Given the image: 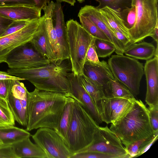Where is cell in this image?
<instances>
[{
	"instance_id": "1",
	"label": "cell",
	"mask_w": 158,
	"mask_h": 158,
	"mask_svg": "<svg viewBox=\"0 0 158 158\" xmlns=\"http://www.w3.org/2000/svg\"><path fill=\"white\" fill-rule=\"evenodd\" d=\"M71 97L35 88L28 92L27 131L47 127L55 130L63 110Z\"/></svg>"
},
{
	"instance_id": "2",
	"label": "cell",
	"mask_w": 158,
	"mask_h": 158,
	"mask_svg": "<svg viewBox=\"0 0 158 158\" xmlns=\"http://www.w3.org/2000/svg\"><path fill=\"white\" fill-rule=\"evenodd\" d=\"M72 71L69 59L62 61H53L42 67L26 69H9L7 73L24 79L37 89L61 93L69 97L70 85L67 77Z\"/></svg>"
},
{
	"instance_id": "3",
	"label": "cell",
	"mask_w": 158,
	"mask_h": 158,
	"mask_svg": "<svg viewBox=\"0 0 158 158\" xmlns=\"http://www.w3.org/2000/svg\"><path fill=\"white\" fill-rule=\"evenodd\" d=\"M110 129L125 146L153 135L148 108L140 100H134L130 108L111 123Z\"/></svg>"
},
{
	"instance_id": "4",
	"label": "cell",
	"mask_w": 158,
	"mask_h": 158,
	"mask_svg": "<svg viewBox=\"0 0 158 158\" xmlns=\"http://www.w3.org/2000/svg\"><path fill=\"white\" fill-rule=\"evenodd\" d=\"M99 126L85 108L74 99L72 118L65 141L72 156L92 143Z\"/></svg>"
},
{
	"instance_id": "5",
	"label": "cell",
	"mask_w": 158,
	"mask_h": 158,
	"mask_svg": "<svg viewBox=\"0 0 158 158\" xmlns=\"http://www.w3.org/2000/svg\"><path fill=\"white\" fill-rule=\"evenodd\" d=\"M107 63L115 79L125 86L134 96L138 95L144 74L143 64L123 54L112 56Z\"/></svg>"
},
{
	"instance_id": "6",
	"label": "cell",
	"mask_w": 158,
	"mask_h": 158,
	"mask_svg": "<svg viewBox=\"0 0 158 158\" xmlns=\"http://www.w3.org/2000/svg\"><path fill=\"white\" fill-rule=\"evenodd\" d=\"M66 27L72 71L77 76L83 74L87 51L94 37L73 19L66 22Z\"/></svg>"
},
{
	"instance_id": "7",
	"label": "cell",
	"mask_w": 158,
	"mask_h": 158,
	"mask_svg": "<svg viewBox=\"0 0 158 158\" xmlns=\"http://www.w3.org/2000/svg\"><path fill=\"white\" fill-rule=\"evenodd\" d=\"M132 4L136 8V20L128 33L132 43H136L150 36L158 23V0H132Z\"/></svg>"
},
{
	"instance_id": "8",
	"label": "cell",
	"mask_w": 158,
	"mask_h": 158,
	"mask_svg": "<svg viewBox=\"0 0 158 158\" xmlns=\"http://www.w3.org/2000/svg\"><path fill=\"white\" fill-rule=\"evenodd\" d=\"M89 152L114 155L120 158H129L120 139L107 126H99L95 133L92 143L78 153Z\"/></svg>"
},
{
	"instance_id": "9",
	"label": "cell",
	"mask_w": 158,
	"mask_h": 158,
	"mask_svg": "<svg viewBox=\"0 0 158 158\" xmlns=\"http://www.w3.org/2000/svg\"><path fill=\"white\" fill-rule=\"evenodd\" d=\"M51 62L36 51L30 42L13 49L8 55L5 62L10 69H12L37 68Z\"/></svg>"
},
{
	"instance_id": "10",
	"label": "cell",
	"mask_w": 158,
	"mask_h": 158,
	"mask_svg": "<svg viewBox=\"0 0 158 158\" xmlns=\"http://www.w3.org/2000/svg\"><path fill=\"white\" fill-rule=\"evenodd\" d=\"M31 136L35 143L45 153L47 158H71L72 154L65 142L54 129L39 128Z\"/></svg>"
},
{
	"instance_id": "11",
	"label": "cell",
	"mask_w": 158,
	"mask_h": 158,
	"mask_svg": "<svg viewBox=\"0 0 158 158\" xmlns=\"http://www.w3.org/2000/svg\"><path fill=\"white\" fill-rule=\"evenodd\" d=\"M40 19L32 20L18 31L0 37V63L5 62L8 55L16 48L31 41L38 30Z\"/></svg>"
},
{
	"instance_id": "12",
	"label": "cell",
	"mask_w": 158,
	"mask_h": 158,
	"mask_svg": "<svg viewBox=\"0 0 158 158\" xmlns=\"http://www.w3.org/2000/svg\"><path fill=\"white\" fill-rule=\"evenodd\" d=\"M28 91L24 84L17 80H11L6 100L15 121L26 126Z\"/></svg>"
},
{
	"instance_id": "13",
	"label": "cell",
	"mask_w": 158,
	"mask_h": 158,
	"mask_svg": "<svg viewBox=\"0 0 158 158\" xmlns=\"http://www.w3.org/2000/svg\"><path fill=\"white\" fill-rule=\"evenodd\" d=\"M83 74L101 90L105 97L111 98L110 81L115 78L107 62L102 60L95 63L86 61Z\"/></svg>"
},
{
	"instance_id": "14",
	"label": "cell",
	"mask_w": 158,
	"mask_h": 158,
	"mask_svg": "<svg viewBox=\"0 0 158 158\" xmlns=\"http://www.w3.org/2000/svg\"><path fill=\"white\" fill-rule=\"evenodd\" d=\"M61 3L60 1H56L51 16L56 31L58 45L56 61H62L69 59L66 24Z\"/></svg>"
},
{
	"instance_id": "15",
	"label": "cell",
	"mask_w": 158,
	"mask_h": 158,
	"mask_svg": "<svg viewBox=\"0 0 158 158\" xmlns=\"http://www.w3.org/2000/svg\"><path fill=\"white\" fill-rule=\"evenodd\" d=\"M67 77L70 85L71 97L81 104L87 110L98 125L102 121L93 100L78 80L77 76L72 72L69 73Z\"/></svg>"
},
{
	"instance_id": "16",
	"label": "cell",
	"mask_w": 158,
	"mask_h": 158,
	"mask_svg": "<svg viewBox=\"0 0 158 158\" xmlns=\"http://www.w3.org/2000/svg\"><path fill=\"white\" fill-rule=\"evenodd\" d=\"M147 82L145 101L149 106L158 104V56L146 60L144 66Z\"/></svg>"
},
{
	"instance_id": "17",
	"label": "cell",
	"mask_w": 158,
	"mask_h": 158,
	"mask_svg": "<svg viewBox=\"0 0 158 158\" xmlns=\"http://www.w3.org/2000/svg\"><path fill=\"white\" fill-rule=\"evenodd\" d=\"M88 18L108 37L115 48L117 54L123 55L126 47L114 35L101 19L98 9L91 5H86L80 9L78 15Z\"/></svg>"
},
{
	"instance_id": "18",
	"label": "cell",
	"mask_w": 158,
	"mask_h": 158,
	"mask_svg": "<svg viewBox=\"0 0 158 158\" xmlns=\"http://www.w3.org/2000/svg\"><path fill=\"white\" fill-rule=\"evenodd\" d=\"M41 12L35 6L26 5L0 6V15L15 20L40 19Z\"/></svg>"
},
{
	"instance_id": "19",
	"label": "cell",
	"mask_w": 158,
	"mask_h": 158,
	"mask_svg": "<svg viewBox=\"0 0 158 158\" xmlns=\"http://www.w3.org/2000/svg\"><path fill=\"white\" fill-rule=\"evenodd\" d=\"M30 42L36 51L43 56L51 62L56 61L48 38L44 15L41 17L38 30Z\"/></svg>"
},
{
	"instance_id": "20",
	"label": "cell",
	"mask_w": 158,
	"mask_h": 158,
	"mask_svg": "<svg viewBox=\"0 0 158 158\" xmlns=\"http://www.w3.org/2000/svg\"><path fill=\"white\" fill-rule=\"evenodd\" d=\"M11 145L16 158H47L44 152L37 144L32 143L30 137L25 138Z\"/></svg>"
},
{
	"instance_id": "21",
	"label": "cell",
	"mask_w": 158,
	"mask_h": 158,
	"mask_svg": "<svg viewBox=\"0 0 158 158\" xmlns=\"http://www.w3.org/2000/svg\"><path fill=\"white\" fill-rule=\"evenodd\" d=\"M156 48L151 43L140 41L131 44L126 48L124 53L135 59L147 60L154 56Z\"/></svg>"
},
{
	"instance_id": "22",
	"label": "cell",
	"mask_w": 158,
	"mask_h": 158,
	"mask_svg": "<svg viewBox=\"0 0 158 158\" xmlns=\"http://www.w3.org/2000/svg\"><path fill=\"white\" fill-rule=\"evenodd\" d=\"M98 9L101 19L112 32L114 30L122 33L130 39L128 31L123 23L118 10L108 7Z\"/></svg>"
},
{
	"instance_id": "23",
	"label": "cell",
	"mask_w": 158,
	"mask_h": 158,
	"mask_svg": "<svg viewBox=\"0 0 158 158\" xmlns=\"http://www.w3.org/2000/svg\"><path fill=\"white\" fill-rule=\"evenodd\" d=\"M125 99L103 97L97 101L95 105L102 122L107 124L110 123L113 113Z\"/></svg>"
},
{
	"instance_id": "24",
	"label": "cell",
	"mask_w": 158,
	"mask_h": 158,
	"mask_svg": "<svg viewBox=\"0 0 158 158\" xmlns=\"http://www.w3.org/2000/svg\"><path fill=\"white\" fill-rule=\"evenodd\" d=\"M31 135L27 130L14 126L0 127V139L3 144L12 145Z\"/></svg>"
},
{
	"instance_id": "25",
	"label": "cell",
	"mask_w": 158,
	"mask_h": 158,
	"mask_svg": "<svg viewBox=\"0 0 158 158\" xmlns=\"http://www.w3.org/2000/svg\"><path fill=\"white\" fill-rule=\"evenodd\" d=\"M74 99L71 98L65 104L55 130L65 142L67 134L71 121Z\"/></svg>"
},
{
	"instance_id": "26",
	"label": "cell",
	"mask_w": 158,
	"mask_h": 158,
	"mask_svg": "<svg viewBox=\"0 0 158 158\" xmlns=\"http://www.w3.org/2000/svg\"><path fill=\"white\" fill-rule=\"evenodd\" d=\"M77 76L78 80L91 97L95 104L97 101L105 97L101 90L84 74Z\"/></svg>"
},
{
	"instance_id": "27",
	"label": "cell",
	"mask_w": 158,
	"mask_h": 158,
	"mask_svg": "<svg viewBox=\"0 0 158 158\" xmlns=\"http://www.w3.org/2000/svg\"><path fill=\"white\" fill-rule=\"evenodd\" d=\"M111 98H122L134 100L136 99L133 94L124 85L115 79L110 83Z\"/></svg>"
},
{
	"instance_id": "28",
	"label": "cell",
	"mask_w": 158,
	"mask_h": 158,
	"mask_svg": "<svg viewBox=\"0 0 158 158\" xmlns=\"http://www.w3.org/2000/svg\"><path fill=\"white\" fill-rule=\"evenodd\" d=\"M78 17L81 25L93 37L111 44L106 35L88 18L80 15Z\"/></svg>"
},
{
	"instance_id": "29",
	"label": "cell",
	"mask_w": 158,
	"mask_h": 158,
	"mask_svg": "<svg viewBox=\"0 0 158 158\" xmlns=\"http://www.w3.org/2000/svg\"><path fill=\"white\" fill-rule=\"evenodd\" d=\"M15 125V120L6 100L0 97V127Z\"/></svg>"
},
{
	"instance_id": "30",
	"label": "cell",
	"mask_w": 158,
	"mask_h": 158,
	"mask_svg": "<svg viewBox=\"0 0 158 158\" xmlns=\"http://www.w3.org/2000/svg\"><path fill=\"white\" fill-rule=\"evenodd\" d=\"M118 11L123 23L128 31L133 28L135 23L136 15L135 6L132 4L131 7Z\"/></svg>"
},
{
	"instance_id": "31",
	"label": "cell",
	"mask_w": 158,
	"mask_h": 158,
	"mask_svg": "<svg viewBox=\"0 0 158 158\" xmlns=\"http://www.w3.org/2000/svg\"><path fill=\"white\" fill-rule=\"evenodd\" d=\"M99 4L96 7L102 9L108 7L111 9L120 10L131 6L132 0H95Z\"/></svg>"
},
{
	"instance_id": "32",
	"label": "cell",
	"mask_w": 158,
	"mask_h": 158,
	"mask_svg": "<svg viewBox=\"0 0 158 158\" xmlns=\"http://www.w3.org/2000/svg\"><path fill=\"white\" fill-rule=\"evenodd\" d=\"M94 42L96 51L98 57L108 56L115 51V47L110 43L95 38Z\"/></svg>"
},
{
	"instance_id": "33",
	"label": "cell",
	"mask_w": 158,
	"mask_h": 158,
	"mask_svg": "<svg viewBox=\"0 0 158 158\" xmlns=\"http://www.w3.org/2000/svg\"><path fill=\"white\" fill-rule=\"evenodd\" d=\"M71 158H120L117 156L97 152L78 153L73 155Z\"/></svg>"
},
{
	"instance_id": "34",
	"label": "cell",
	"mask_w": 158,
	"mask_h": 158,
	"mask_svg": "<svg viewBox=\"0 0 158 158\" xmlns=\"http://www.w3.org/2000/svg\"><path fill=\"white\" fill-rule=\"evenodd\" d=\"M148 109L151 125L155 133L158 131V104L149 106Z\"/></svg>"
},
{
	"instance_id": "35",
	"label": "cell",
	"mask_w": 158,
	"mask_h": 158,
	"mask_svg": "<svg viewBox=\"0 0 158 158\" xmlns=\"http://www.w3.org/2000/svg\"><path fill=\"white\" fill-rule=\"evenodd\" d=\"M147 138L134 142L125 147L129 158L136 157L140 147Z\"/></svg>"
},
{
	"instance_id": "36",
	"label": "cell",
	"mask_w": 158,
	"mask_h": 158,
	"mask_svg": "<svg viewBox=\"0 0 158 158\" xmlns=\"http://www.w3.org/2000/svg\"><path fill=\"white\" fill-rule=\"evenodd\" d=\"M30 22L24 20H15L9 26L1 37L18 31L24 27Z\"/></svg>"
},
{
	"instance_id": "37",
	"label": "cell",
	"mask_w": 158,
	"mask_h": 158,
	"mask_svg": "<svg viewBox=\"0 0 158 158\" xmlns=\"http://www.w3.org/2000/svg\"><path fill=\"white\" fill-rule=\"evenodd\" d=\"M158 137V131L155 132L152 135L148 137L140 147L136 157L140 156L148 151L157 139Z\"/></svg>"
},
{
	"instance_id": "38",
	"label": "cell",
	"mask_w": 158,
	"mask_h": 158,
	"mask_svg": "<svg viewBox=\"0 0 158 158\" xmlns=\"http://www.w3.org/2000/svg\"><path fill=\"white\" fill-rule=\"evenodd\" d=\"M98 63L99 61L96 51L94 37L91 41L87 51L85 61Z\"/></svg>"
},
{
	"instance_id": "39",
	"label": "cell",
	"mask_w": 158,
	"mask_h": 158,
	"mask_svg": "<svg viewBox=\"0 0 158 158\" xmlns=\"http://www.w3.org/2000/svg\"><path fill=\"white\" fill-rule=\"evenodd\" d=\"M20 4L35 6L33 0H0V6Z\"/></svg>"
},
{
	"instance_id": "40",
	"label": "cell",
	"mask_w": 158,
	"mask_h": 158,
	"mask_svg": "<svg viewBox=\"0 0 158 158\" xmlns=\"http://www.w3.org/2000/svg\"><path fill=\"white\" fill-rule=\"evenodd\" d=\"M16 158L11 145H0V158Z\"/></svg>"
},
{
	"instance_id": "41",
	"label": "cell",
	"mask_w": 158,
	"mask_h": 158,
	"mask_svg": "<svg viewBox=\"0 0 158 158\" xmlns=\"http://www.w3.org/2000/svg\"><path fill=\"white\" fill-rule=\"evenodd\" d=\"M11 81V79H0V97L6 99Z\"/></svg>"
},
{
	"instance_id": "42",
	"label": "cell",
	"mask_w": 158,
	"mask_h": 158,
	"mask_svg": "<svg viewBox=\"0 0 158 158\" xmlns=\"http://www.w3.org/2000/svg\"><path fill=\"white\" fill-rule=\"evenodd\" d=\"M15 21L0 15V37Z\"/></svg>"
},
{
	"instance_id": "43",
	"label": "cell",
	"mask_w": 158,
	"mask_h": 158,
	"mask_svg": "<svg viewBox=\"0 0 158 158\" xmlns=\"http://www.w3.org/2000/svg\"><path fill=\"white\" fill-rule=\"evenodd\" d=\"M112 32L114 35L123 44L126 48L131 44L132 43L130 39L122 33L114 30H113Z\"/></svg>"
},
{
	"instance_id": "44",
	"label": "cell",
	"mask_w": 158,
	"mask_h": 158,
	"mask_svg": "<svg viewBox=\"0 0 158 158\" xmlns=\"http://www.w3.org/2000/svg\"><path fill=\"white\" fill-rule=\"evenodd\" d=\"M0 79L25 80L24 79L12 76L6 72L1 71H0Z\"/></svg>"
},
{
	"instance_id": "45",
	"label": "cell",
	"mask_w": 158,
	"mask_h": 158,
	"mask_svg": "<svg viewBox=\"0 0 158 158\" xmlns=\"http://www.w3.org/2000/svg\"><path fill=\"white\" fill-rule=\"evenodd\" d=\"M35 7L41 11L47 6V4L50 2V0H33Z\"/></svg>"
},
{
	"instance_id": "46",
	"label": "cell",
	"mask_w": 158,
	"mask_h": 158,
	"mask_svg": "<svg viewBox=\"0 0 158 158\" xmlns=\"http://www.w3.org/2000/svg\"><path fill=\"white\" fill-rule=\"evenodd\" d=\"M150 36L151 37L156 43H158V23L156 24Z\"/></svg>"
},
{
	"instance_id": "47",
	"label": "cell",
	"mask_w": 158,
	"mask_h": 158,
	"mask_svg": "<svg viewBox=\"0 0 158 158\" xmlns=\"http://www.w3.org/2000/svg\"><path fill=\"white\" fill-rule=\"evenodd\" d=\"M60 2H65L69 4L71 6H74L76 2V0H56Z\"/></svg>"
},
{
	"instance_id": "48",
	"label": "cell",
	"mask_w": 158,
	"mask_h": 158,
	"mask_svg": "<svg viewBox=\"0 0 158 158\" xmlns=\"http://www.w3.org/2000/svg\"><path fill=\"white\" fill-rule=\"evenodd\" d=\"M77 1L80 3H82L85 1V0H77Z\"/></svg>"
},
{
	"instance_id": "49",
	"label": "cell",
	"mask_w": 158,
	"mask_h": 158,
	"mask_svg": "<svg viewBox=\"0 0 158 158\" xmlns=\"http://www.w3.org/2000/svg\"><path fill=\"white\" fill-rule=\"evenodd\" d=\"M2 144V143L1 139H0V145Z\"/></svg>"
}]
</instances>
